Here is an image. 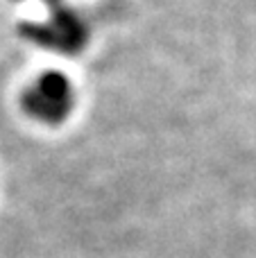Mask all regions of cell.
<instances>
[{
	"mask_svg": "<svg viewBox=\"0 0 256 258\" xmlns=\"http://www.w3.org/2000/svg\"><path fill=\"white\" fill-rule=\"evenodd\" d=\"M36 80V77H34ZM73 104V91L68 82L59 75L39 77L30 89L23 93V109L30 118L45 125H59L68 118Z\"/></svg>",
	"mask_w": 256,
	"mask_h": 258,
	"instance_id": "cell-1",
	"label": "cell"
}]
</instances>
